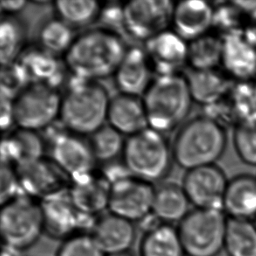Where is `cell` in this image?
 <instances>
[{"instance_id":"cell-12","label":"cell","mask_w":256,"mask_h":256,"mask_svg":"<svg viewBox=\"0 0 256 256\" xmlns=\"http://www.w3.org/2000/svg\"><path fill=\"white\" fill-rule=\"evenodd\" d=\"M155 187L130 176L111 186L108 210L128 222H140L152 212Z\"/></svg>"},{"instance_id":"cell-37","label":"cell","mask_w":256,"mask_h":256,"mask_svg":"<svg viewBox=\"0 0 256 256\" xmlns=\"http://www.w3.org/2000/svg\"><path fill=\"white\" fill-rule=\"evenodd\" d=\"M31 84L28 74L18 62L2 66L0 90L1 97L14 100Z\"/></svg>"},{"instance_id":"cell-36","label":"cell","mask_w":256,"mask_h":256,"mask_svg":"<svg viewBox=\"0 0 256 256\" xmlns=\"http://www.w3.org/2000/svg\"><path fill=\"white\" fill-rule=\"evenodd\" d=\"M234 144L243 163L256 167V112L236 127Z\"/></svg>"},{"instance_id":"cell-28","label":"cell","mask_w":256,"mask_h":256,"mask_svg":"<svg viewBox=\"0 0 256 256\" xmlns=\"http://www.w3.org/2000/svg\"><path fill=\"white\" fill-rule=\"evenodd\" d=\"M139 250L140 256H186L178 228L168 224L146 232Z\"/></svg>"},{"instance_id":"cell-15","label":"cell","mask_w":256,"mask_h":256,"mask_svg":"<svg viewBox=\"0 0 256 256\" xmlns=\"http://www.w3.org/2000/svg\"><path fill=\"white\" fill-rule=\"evenodd\" d=\"M189 43L173 30H167L144 43L150 66L158 76L178 74L188 64Z\"/></svg>"},{"instance_id":"cell-19","label":"cell","mask_w":256,"mask_h":256,"mask_svg":"<svg viewBox=\"0 0 256 256\" xmlns=\"http://www.w3.org/2000/svg\"><path fill=\"white\" fill-rule=\"evenodd\" d=\"M90 236L105 256H114L128 253L136 232L132 222L108 214L96 220Z\"/></svg>"},{"instance_id":"cell-31","label":"cell","mask_w":256,"mask_h":256,"mask_svg":"<svg viewBox=\"0 0 256 256\" xmlns=\"http://www.w3.org/2000/svg\"><path fill=\"white\" fill-rule=\"evenodd\" d=\"M224 251L228 256H256L254 222L228 218Z\"/></svg>"},{"instance_id":"cell-23","label":"cell","mask_w":256,"mask_h":256,"mask_svg":"<svg viewBox=\"0 0 256 256\" xmlns=\"http://www.w3.org/2000/svg\"><path fill=\"white\" fill-rule=\"evenodd\" d=\"M110 190V184L104 176L91 174L72 181L68 192L78 211L96 217L105 209H108Z\"/></svg>"},{"instance_id":"cell-44","label":"cell","mask_w":256,"mask_h":256,"mask_svg":"<svg viewBox=\"0 0 256 256\" xmlns=\"http://www.w3.org/2000/svg\"><path fill=\"white\" fill-rule=\"evenodd\" d=\"M132 256L130 253L122 254H118V256Z\"/></svg>"},{"instance_id":"cell-35","label":"cell","mask_w":256,"mask_h":256,"mask_svg":"<svg viewBox=\"0 0 256 256\" xmlns=\"http://www.w3.org/2000/svg\"><path fill=\"white\" fill-rule=\"evenodd\" d=\"M246 16L234 1L214 6L212 29L220 37L244 31Z\"/></svg>"},{"instance_id":"cell-27","label":"cell","mask_w":256,"mask_h":256,"mask_svg":"<svg viewBox=\"0 0 256 256\" xmlns=\"http://www.w3.org/2000/svg\"><path fill=\"white\" fill-rule=\"evenodd\" d=\"M190 206L181 184L170 182L155 188L152 214L162 224L180 223L190 212Z\"/></svg>"},{"instance_id":"cell-18","label":"cell","mask_w":256,"mask_h":256,"mask_svg":"<svg viewBox=\"0 0 256 256\" xmlns=\"http://www.w3.org/2000/svg\"><path fill=\"white\" fill-rule=\"evenodd\" d=\"M214 6L204 0H186L175 4L172 26L186 42L210 34L214 26Z\"/></svg>"},{"instance_id":"cell-6","label":"cell","mask_w":256,"mask_h":256,"mask_svg":"<svg viewBox=\"0 0 256 256\" xmlns=\"http://www.w3.org/2000/svg\"><path fill=\"white\" fill-rule=\"evenodd\" d=\"M228 217L223 210L194 208L178 224L186 256H218L224 251Z\"/></svg>"},{"instance_id":"cell-46","label":"cell","mask_w":256,"mask_h":256,"mask_svg":"<svg viewBox=\"0 0 256 256\" xmlns=\"http://www.w3.org/2000/svg\"><path fill=\"white\" fill-rule=\"evenodd\" d=\"M254 224H256V220H254Z\"/></svg>"},{"instance_id":"cell-10","label":"cell","mask_w":256,"mask_h":256,"mask_svg":"<svg viewBox=\"0 0 256 256\" xmlns=\"http://www.w3.org/2000/svg\"><path fill=\"white\" fill-rule=\"evenodd\" d=\"M175 3L170 0H133L122 6V29L132 38L146 42L169 30Z\"/></svg>"},{"instance_id":"cell-9","label":"cell","mask_w":256,"mask_h":256,"mask_svg":"<svg viewBox=\"0 0 256 256\" xmlns=\"http://www.w3.org/2000/svg\"><path fill=\"white\" fill-rule=\"evenodd\" d=\"M62 96L45 84H31L14 100L17 128L45 130L60 118Z\"/></svg>"},{"instance_id":"cell-43","label":"cell","mask_w":256,"mask_h":256,"mask_svg":"<svg viewBox=\"0 0 256 256\" xmlns=\"http://www.w3.org/2000/svg\"><path fill=\"white\" fill-rule=\"evenodd\" d=\"M17 250H12L6 246H3V253L2 256H18Z\"/></svg>"},{"instance_id":"cell-40","label":"cell","mask_w":256,"mask_h":256,"mask_svg":"<svg viewBox=\"0 0 256 256\" xmlns=\"http://www.w3.org/2000/svg\"><path fill=\"white\" fill-rule=\"evenodd\" d=\"M1 130L2 132H8L15 125L14 118V100L1 97Z\"/></svg>"},{"instance_id":"cell-41","label":"cell","mask_w":256,"mask_h":256,"mask_svg":"<svg viewBox=\"0 0 256 256\" xmlns=\"http://www.w3.org/2000/svg\"><path fill=\"white\" fill-rule=\"evenodd\" d=\"M28 4V2L24 0H12V1L3 0L1 1L0 8L2 12L6 14V16H12L14 14H18L21 10H24Z\"/></svg>"},{"instance_id":"cell-4","label":"cell","mask_w":256,"mask_h":256,"mask_svg":"<svg viewBox=\"0 0 256 256\" xmlns=\"http://www.w3.org/2000/svg\"><path fill=\"white\" fill-rule=\"evenodd\" d=\"M150 128L162 134L184 124L194 104L184 76H156L142 96Z\"/></svg>"},{"instance_id":"cell-5","label":"cell","mask_w":256,"mask_h":256,"mask_svg":"<svg viewBox=\"0 0 256 256\" xmlns=\"http://www.w3.org/2000/svg\"><path fill=\"white\" fill-rule=\"evenodd\" d=\"M121 160L132 176L150 184L166 178L174 163L164 135L150 128L127 138Z\"/></svg>"},{"instance_id":"cell-25","label":"cell","mask_w":256,"mask_h":256,"mask_svg":"<svg viewBox=\"0 0 256 256\" xmlns=\"http://www.w3.org/2000/svg\"><path fill=\"white\" fill-rule=\"evenodd\" d=\"M223 211L228 218L252 222L256 220V176L245 174L229 181L223 201Z\"/></svg>"},{"instance_id":"cell-34","label":"cell","mask_w":256,"mask_h":256,"mask_svg":"<svg viewBox=\"0 0 256 256\" xmlns=\"http://www.w3.org/2000/svg\"><path fill=\"white\" fill-rule=\"evenodd\" d=\"M26 31L20 21L6 16L0 24V62L1 66L16 62L26 49Z\"/></svg>"},{"instance_id":"cell-45","label":"cell","mask_w":256,"mask_h":256,"mask_svg":"<svg viewBox=\"0 0 256 256\" xmlns=\"http://www.w3.org/2000/svg\"><path fill=\"white\" fill-rule=\"evenodd\" d=\"M254 85V93H256V80H254L253 82Z\"/></svg>"},{"instance_id":"cell-22","label":"cell","mask_w":256,"mask_h":256,"mask_svg":"<svg viewBox=\"0 0 256 256\" xmlns=\"http://www.w3.org/2000/svg\"><path fill=\"white\" fill-rule=\"evenodd\" d=\"M18 62L31 84H45L59 90L65 79V62L38 46L26 49Z\"/></svg>"},{"instance_id":"cell-3","label":"cell","mask_w":256,"mask_h":256,"mask_svg":"<svg viewBox=\"0 0 256 256\" xmlns=\"http://www.w3.org/2000/svg\"><path fill=\"white\" fill-rule=\"evenodd\" d=\"M110 99L99 82L73 77L62 96L60 122L68 132L90 136L108 121Z\"/></svg>"},{"instance_id":"cell-2","label":"cell","mask_w":256,"mask_h":256,"mask_svg":"<svg viewBox=\"0 0 256 256\" xmlns=\"http://www.w3.org/2000/svg\"><path fill=\"white\" fill-rule=\"evenodd\" d=\"M228 144L225 128L206 116L186 122L174 136V163L190 170L216 164L224 155Z\"/></svg>"},{"instance_id":"cell-30","label":"cell","mask_w":256,"mask_h":256,"mask_svg":"<svg viewBox=\"0 0 256 256\" xmlns=\"http://www.w3.org/2000/svg\"><path fill=\"white\" fill-rule=\"evenodd\" d=\"M223 40L216 34H208L189 42L188 64L190 70H218L222 65Z\"/></svg>"},{"instance_id":"cell-17","label":"cell","mask_w":256,"mask_h":256,"mask_svg":"<svg viewBox=\"0 0 256 256\" xmlns=\"http://www.w3.org/2000/svg\"><path fill=\"white\" fill-rule=\"evenodd\" d=\"M223 40L222 66L234 82H254L256 80V48L243 32L228 35Z\"/></svg>"},{"instance_id":"cell-38","label":"cell","mask_w":256,"mask_h":256,"mask_svg":"<svg viewBox=\"0 0 256 256\" xmlns=\"http://www.w3.org/2000/svg\"><path fill=\"white\" fill-rule=\"evenodd\" d=\"M56 256H106L92 236L86 234H79L64 240Z\"/></svg>"},{"instance_id":"cell-20","label":"cell","mask_w":256,"mask_h":256,"mask_svg":"<svg viewBox=\"0 0 256 256\" xmlns=\"http://www.w3.org/2000/svg\"><path fill=\"white\" fill-rule=\"evenodd\" d=\"M152 70L144 49L130 48L114 74L119 92L134 96H144L152 84Z\"/></svg>"},{"instance_id":"cell-8","label":"cell","mask_w":256,"mask_h":256,"mask_svg":"<svg viewBox=\"0 0 256 256\" xmlns=\"http://www.w3.org/2000/svg\"><path fill=\"white\" fill-rule=\"evenodd\" d=\"M46 149H49L50 160L68 176L71 181L80 180L93 174L96 161L88 140L82 136L68 132L62 124L45 130Z\"/></svg>"},{"instance_id":"cell-26","label":"cell","mask_w":256,"mask_h":256,"mask_svg":"<svg viewBox=\"0 0 256 256\" xmlns=\"http://www.w3.org/2000/svg\"><path fill=\"white\" fill-rule=\"evenodd\" d=\"M194 102L204 108L216 104L225 96L232 85L225 72L218 70H194L184 74Z\"/></svg>"},{"instance_id":"cell-42","label":"cell","mask_w":256,"mask_h":256,"mask_svg":"<svg viewBox=\"0 0 256 256\" xmlns=\"http://www.w3.org/2000/svg\"><path fill=\"white\" fill-rule=\"evenodd\" d=\"M243 32L246 38L256 48V12L246 18Z\"/></svg>"},{"instance_id":"cell-16","label":"cell","mask_w":256,"mask_h":256,"mask_svg":"<svg viewBox=\"0 0 256 256\" xmlns=\"http://www.w3.org/2000/svg\"><path fill=\"white\" fill-rule=\"evenodd\" d=\"M204 116L223 128L237 127L256 112V96L253 82H232L228 91L220 100L204 108Z\"/></svg>"},{"instance_id":"cell-21","label":"cell","mask_w":256,"mask_h":256,"mask_svg":"<svg viewBox=\"0 0 256 256\" xmlns=\"http://www.w3.org/2000/svg\"><path fill=\"white\" fill-rule=\"evenodd\" d=\"M107 122L112 128L128 138L150 128L142 99L125 94L119 93L111 98Z\"/></svg>"},{"instance_id":"cell-7","label":"cell","mask_w":256,"mask_h":256,"mask_svg":"<svg viewBox=\"0 0 256 256\" xmlns=\"http://www.w3.org/2000/svg\"><path fill=\"white\" fill-rule=\"evenodd\" d=\"M0 232L4 246L17 251L34 246L45 232L40 204L21 195L2 206Z\"/></svg>"},{"instance_id":"cell-1","label":"cell","mask_w":256,"mask_h":256,"mask_svg":"<svg viewBox=\"0 0 256 256\" xmlns=\"http://www.w3.org/2000/svg\"><path fill=\"white\" fill-rule=\"evenodd\" d=\"M128 49L118 32L96 28L76 36L64 62L73 77L98 82L114 76Z\"/></svg>"},{"instance_id":"cell-24","label":"cell","mask_w":256,"mask_h":256,"mask_svg":"<svg viewBox=\"0 0 256 256\" xmlns=\"http://www.w3.org/2000/svg\"><path fill=\"white\" fill-rule=\"evenodd\" d=\"M46 144L38 132L17 128L2 141L1 164L20 166L45 158Z\"/></svg>"},{"instance_id":"cell-14","label":"cell","mask_w":256,"mask_h":256,"mask_svg":"<svg viewBox=\"0 0 256 256\" xmlns=\"http://www.w3.org/2000/svg\"><path fill=\"white\" fill-rule=\"evenodd\" d=\"M15 167L24 195L44 200L68 190L71 180L52 160L42 158Z\"/></svg>"},{"instance_id":"cell-13","label":"cell","mask_w":256,"mask_h":256,"mask_svg":"<svg viewBox=\"0 0 256 256\" xmlns=\"http://www.w3.org/2000/svg\"><path fill=\"white\" fill-rule=\"evenodd\" d=\"M228 182L224 172L214 164L186 170L181 186L194 208L223 210Z\"/></svg>"},{"instance_id":"cell-32","label":"cell","mask_w":256,"mask_h":256,"mask_svg":"<svg viewBox=\"0 0 256 256\" xmlns=\"http://www.w3.org/2000/svg\"><path fill=\"white\" fill-rule=\"evenodd\" d=\"M37 37L40 48L59 57L65 56L76 38L73 28L57 17L42 23Z\"/></svg>"},{"instance_id":"cell-11","label":"cell","mask_w":256,"mask_h":256,"mask_svg":"<svg viewBox=\"0 0 256 256\" xmlns=\"http://www.w3.org/2000/svg\"><path fill=\"white\" fill-rule=\"evenodd\" d=\"M70 189V188H68ZM68 189L42 200L40 203L43 214L44 230L52 239H70L92 230L96 220L77 210Z\"/></svg>"},{"instance_id":"cell-29","label":"cell","mask_w":256,"mask_h":256,"mask_svg":"<svg viewBox=\"0 0 256 256\" xmlns=\"http://www.w3.org/2000/svg\"><path fill=\"white\" fill-rule=\"evenodd\" d=\"M57 18L74 29L90 26L100 18L102 6L94 0H60L54 3Z\"/></svg>"},{"instance_id":"cell-39","label":"cell","mask_w":256,"mask_h":256,"mask_svg":"<svg viewBox=\"0 0 256 256\" xmlns=\"http://www.w3.org/2000/svg\"><path fill=\"white\" fill-rule=\"evenodd\" d=\"M0 203L6 204L14 198L24 195L20 186L15 167L1 164L0 172Z\"/></svg>"},{"instance_id":"cell-33","label":"cell","mask_w":256,"mask_h":256,"mask_svg":"<svg viewBox=\"0 0 256 256\" xmlns=\"http://www.w3.org/2000/svg\"><path fill=\"white\" fill-rule=\"evenodd\" d=\"M124 136L108 124L90 136L88 140L96 163L107 166L122 160L126 142Z\"/></svg>"}]
</instances>
